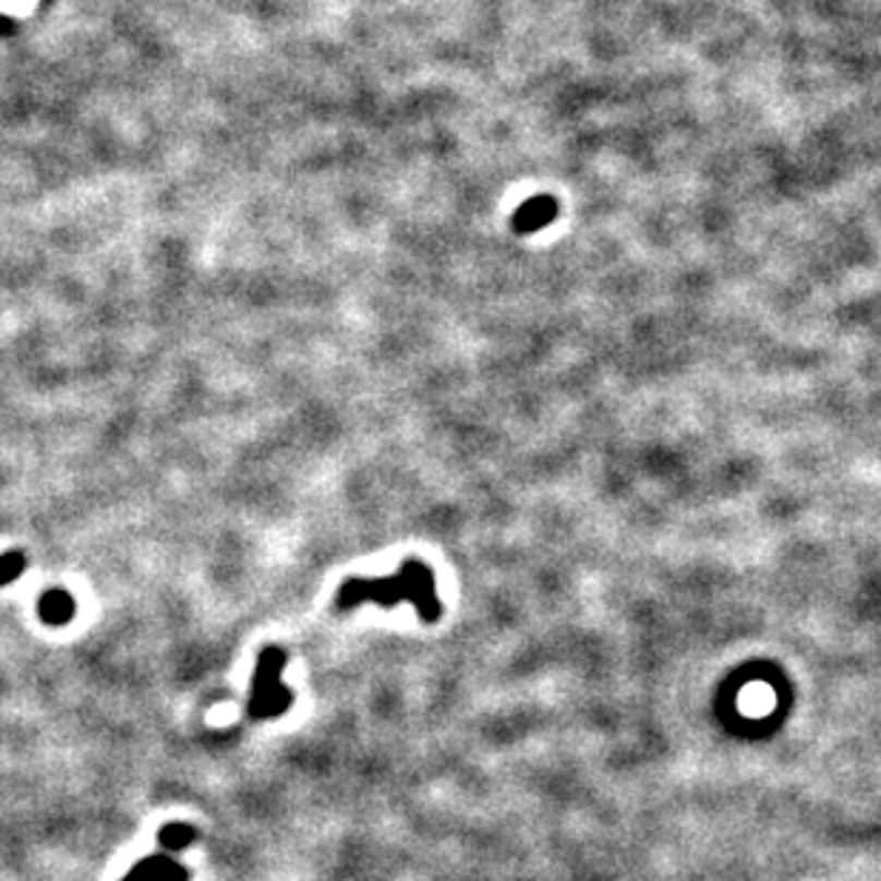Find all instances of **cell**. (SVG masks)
<instances>
[{
  "mask_svg": "<svg viewBox=\"0 0 881 881\" xmlns=\"http://www.w3.org/2000/svg\"><path fill=\"white\" fill-rule=\"evenodd\" d=\"M23 568H26V559H23V554H17V551H9V554L0 556V588L9 586V582H15V579L23 574Z\"/></svg>",
  "mask_w": 881,
  "mask_h": 881,
  "instance_id": "obj_7",
  "label": "cell"
},
{
  "mask_svg": "<svg viewBox=\"0 0 881 881\" xmlns=\"http://www.w3.org/2000/svg\"><path fill=\"white\" fill-rule=\"evenodd\" d=\"M559 217V203L554 194H536L531 201H526L511 215V229L514 234H536L545 226Z\"/></svg>",
  "mask_w": 881,
  "mask_h": 881,
  "instance_id": "obj_3",
  "label": "cell"
},
{
  "mask_svg": "<svg viewBox=\"0 0 881 881\" xmlns=\"http://www.w3.org/2000/svg\"><path fill=\"white\" fill-rule=\"evenodd\" d=\"M414 602L425 623H434L439 616V602L434 593V574L420 559H408L400 565L397 577L388 579H349L337 593V607L351 611L363 602H377L383 607H394L400 602Z\"/></svg>",
  "mask_w": 881,
  "mask_h": 881,
  "instance_id": "obj_1",
  "label": "cell"
},
{
  "mask_svg": "<svg viewBox=\"0 0 881 881\" xmlns=\"http://www.w3.org/2000/svg\"><path fill=\"white\" fill-rule=\"evenodd\" d=\"M286 662H289L286 651L275 648V644L260 653L257 671H254L252 681V697H249V716L257 719V722L282 716L291 708V702H294L291 690L280 681Z\"/></svg>",
  "mask_w": 881,
  "mask_h": 881,
  "instance_id": "obj_2",
  "label": "cell"
},
{
  "mask_svg": "<svg viewBox=\"0 0 881 881\" xmlns=\"http://www.w3.org/2000/svg\"><path fill=\"white\" fill-rule=\"evenodd\" d=\"M189 870L183 865L166 856V853H157V856H146L137 865L129 870L126 876L120 881H189Z\"/></svg>",
  "mask_w": 881,
  "mask_h": 881,
  "instance_id": "obj_4",
  "label": "cell"
},
{
  "mask_svg": "<svg viewBox=\"0 0 881 881\" xmlns=\"http://www.w3.org/2000/svg\"><path fill=\"white\" fill-rule=\"evenodd\" d=\"M37 616H40V623L49 625V628L69 625L74 616L72 593L63 591V588H49V591L37 600Z\"/></svg>",
  "mask_w": 881,
  "mask_h": 881,
  "instance_id": "obj_5",
  "label": "cell"
},
{
  "mask_svg": "<svg viewBox=\"0 0 881 881\" xmlns=\"http://www.w3.org/2000/svg\"><path fill=\"white\" fill-rule=\"evenodd\" d=\"M194 838H197V830H194L192 824H185V822L164 824V828H160V833H157V842H160V845H164L169 853L185 850V847L192 845Z\"/></svg>",
  "mask_w": 881,
  "mask_h": 881,
  "instance_id": "obj_6",
  "label": "cell"
}]
</instances>
